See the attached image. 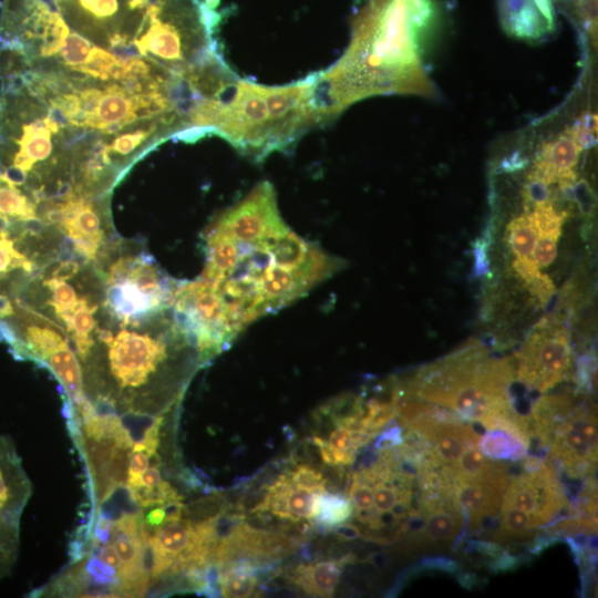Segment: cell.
<instances>
[{"label":"cell","instance_id":"obj_1","mask_svg":"<svg viewBox=\"0 0 598 598\" xmlns=\"http://www.w3.org/2000/svg\"><path fill=\"white\" fill-rule=\"evenodd\" d=\"M207 0H2L0 45L56 86L159 91L199 63Z\"/></svg>","mask_w":598,"mask_h":598},{"label":"cell","instance_id":"obj_2","mask_svg":"<svg viewBox=\"0 0 598 598\" xmlns=\"http://www.w3.org/2000/svg\"><path fill=\"white\" fill-rule=\"evenodd\" d=\"M202 239L205 265L196 280L234 339L344 267L285 223L267 181L218 214Z\"/></svg>","mask_w":598,"mask_h":598},{"label":"cell","instance_id":"obj_3","mask_svg":"<svg viewBox=\"0 0 598 598\" xmlns=\"http://www.w3.org/2000/svg\"><path fill=\"white\" fill-rule=\"evenodd\" d=\"M439 21L435 0H368L353 19L343 55L313 74L324 122L369 96L432 94L423 56Z\"/></svg>","mask_w":598,"mask_h":598},{"label":"cell","instance_id":"obj_4","mask_svg":"<svg viewBox=\"0 0 598 598\" xmlns=\"http://www.w3.org/2000/svg\"><path fill=\"white\" fill-rule=\"evenodd\" d=\"M514 368L506 359L489 358L480 343H468L424 367L401 392L452 411L485 431L512 424L519 415L509 395Z\"/></svg>","mask_w":598,"mask_h":598},{"label":"cell","instance_id":"obj_5","mask_svg":"<svg viewBox=\"0 0 598 598\" xmlns=\"http://www.w3.org/2000/svg\"><path fill=\"white\" fill-rule=\"evenodd\" d=\"M322 123L315 102L313 74L274 86L239 79L219 111L213 134L261 162Z\"/></svg>","mask_w":598,"mask_h":598},{"label":"cell","instance_id":"obj_6","mask_svg":"<svg viewBox=\"0 0 598 598\" xmlns=\"http://www.w3.org/2000/svg\"><path fill=\"white\" fill-rule=\"evenodd\" d=\"M529 425L543 448L573 478H591L597 463V416L581 394L538 399Z\"/></svg>","mask_w":598,"mask_h":598},{"label":"cell","instance_id":"obj_7","mask_svg":"<svg viewBox=\"0 0 598 598\" xmlns=\"http://www.w3.org/2000/svg\"><path fill=\"white\" fill-rule=\"evenodd\" d=\"M566 491L555 467L528 457L522 471L512 475L495 516L497 542H523L558 519L568 507Z\"/></svg>","mask_w":598,"mask_h":598},{"label":"cell","instance_id":"obj_8","mask_svg":"<svg viewBox=\"0 0 598 598\" xmlns=\"http://www.w3.org/2000/svg\"><path fill=\"white\" fill-rule=\"evenodd\" d=\"M516 378L526 388L545 393L557 385L571 365L569 333L555 317L544 318L516 354Z\"/></svg>","mask_w":598,"mask_h":598},{"label":"cell","instance_id":"obj_9","mask_svg":"<svg viewBox=\"0 0 598 598\" xmlns=\"http://www.w3.org/2000/svg\"><path fill=\"white\" fill-rule=\"evenodd\" d=\"M504 31L522 41L537 42L556 30L555 0H497Z\"/></svg>","mask_w":598,"mask_h":598},{"label":"cell","instance_id":"obj_10","mask_svg":"<svg viewBox=\"0 0 598 598\" xmlns=\"http://www.w3.org/2000/svg\"><path fill=\"white\" fill-rule=\"evenodd\" d=\"M321 494L293 484L285 474L269 487L267 495L256 507V511H269L278 517L292 522L310 519L316 516L317 502Z\"/></svg>","mask_w":598,"mask_h":598},{"label":"cell","instance_id":"obj_11","mask_svg":"<svg viewBox=\"0 0 598 598\" xmlns=\"http://www.w3.org/2000/svg\"><path fill=\"white\" fill-rule=\"evenodd\" d=\"M464 516L444 496L422 497L419 538L425 544L445 545L457 540L465 526Z\"/></svg>","mask_w":598,"mask_h":598},{"label":"cell","instance_id":"obj_12","mask_svg":"<svg viewBox=\"0 0 598 598\" xmlns=\"http://www.w3.org/2000/svg\"><path fill=\"white\" fill-rule=\"evenodd\" d=\"M349 557L338 560H324L298 566L291 574V580L303 591L318 597H331L339 582L343 566Z\"/></svg>","mask_w":598,"mask_h":598},{"label":"cell","instance_id":"obj_13","mask_svg":"<svg viewBox=\"0 0 598 598\" xmlns=\"http://www.w3.org/2000/svg\"><path fill=\"white\" fill-rule=\"evenodd\" d=\"M219 568L218 584L224 597H249L257 585L256 566L249 560H236Z\"/></svg>","mask_w":598,"mask_h":598},{"label":"cell","instance_id":"obj_14","mask_svg":"<svg viewBox=\"0 0 598 598\" xmlns=\"http://www.w3.org/2000/svg\"><path fill=\"white\" fill-rule=\"evenodd\" d=\"M25 501L0 497V574L8 567L14 551L19 519Z\"/></svg>","mask_w":598,"mask_h":598},{"label":"cell","instance_id":"obj_15","mask_svg":"<svg viewBox=\"0 0 598 598\" xmlns=\"http://www.w3.org/2000/svg\"><path fill=\"white\" fill-rule=\"evenodd\" d=\"M570 20L585 40L597 41V0H560Z\"/></svg>","mask_w":598,"mask_h":598},{"label":"cell","instance_id":"obj_16","mask_svg":"<svg viewBox=\"0 0 598 598\" xmlns=\"http://www.w3.org/2000/svg\"><path fill=\"white\" fill-rule=\"evenodd\" d=\"M353 514V507L348 498L338 494L322 493L318 497L316 518L326 527H332L347 522Z\"/></svg>","mask_w":598,"mask_h":598},{"label":"cell","instance_id":"obj_17","mask_svg":"<svg viewBox=\"0 0 598 598\" xmlns=\"http://www.w3.org/2000/svg\"><path fill=\"white\" fill-rule=\"evenodd\" d=\"M508 243L517 258L530 257L537 240V233L529 217L524 212L507 226Z\"/></svg>","mask_w":598,"mask_h":598},{"label":"cell","instance_id":"obj_18","mask_svg":"<svg viewBox=\"0 0 598 598\" xmlns=\"http://www.w3.org/2000/svg\"><path fill=\"white\" fill-rule=\"evenodd\" d=\"M120 421L135 444L145 440L158 439L163 417L127 411L120 417Z\"/></svg>","mask_w":598,"mask_h":598},{"label":"cell","instance_id":"obj_19","mask_svg":"<svg viewBox=\"0 0 598 598\" xmlns=\"http://www.w3.org/2000/svg\"><path fill=\"white\" fill-rule=\"evenodd\" d=\"M81 567L78 569V574H74V578L81 581L82 587L89 584L104 585L115 587L124 594L114 567L94 556L89 557Z\"/></svg>","mask_w":598,"mask_h":598},{"label":"cell","instance_id":"obj_20","mask_svg":"<svg viewBox=\"0 0 598 598\" xmlns=\"http://www.w3.org/2000/svg\"><path fill=\"white\" fill-rule=\"evenodd\" d=\"M287 475L298 486L307 487L319 493L326 492L324 477L320 472L308 465H299L296 470L287 473Z\"/></svg>","mask_w":598,"mask_h":598},{"label":"cell","instance_id":"obj_21","mask_svg":"<svg viewBox=\"0 0 598 598\" xmlns=\"http://www.w3.org/2000/svg\"><path fill=\"white\" fill-rule=\"evenodd\" d=\"M557 255V239L538 236L534 246L532 258L539 268L548 267Z\"/></svg>","mask_w":598,"mask_h":598},{"label":"cell","instance_id":"obj_22","mask_svg":"<svg viewBox=\"0 0 598 598\" xmlns=\"http://www.w3.org/2000/svg\"><path fill=\"white\" fill-rule=\"evenodd\" d=\"M525 283L532 295L544 305L548 303L556 292V288L550 278L540 271Z\"/></svg>","mask_w":598,"mask_h":598},{"label":"cell","instance_id":"obj_23","mask_svg":"<svg viewBox=\"0 0 598 598\" xmlns=\"http://www.w3.org/2000/svg\"><path fill=\"white\" fill-rule=\"evenodd\" d=\"M150 463V456L144 452H134L131 456L130 465L127 468V485L130 487L141 486V474L147 468Z\"/></svg>","mask_w":598,"mask_h":598},{"label":"cell","instance_id":"obj_24","mask_svg":"<svg viewBox=\"0 0 598 598\" xmlns=\"http://www.w3.org/2000/svg\"><path fill=\"white\" fill-rule=\"evenodd\" d=\"M513 267L515 272L524 280V282L528 281L540 271L539 267L530 257L516 258L513 262Z\"/></svg>","mask_w":598,"mask_h":598},{"label":"cell","instance_id":"obj_25","mask_svg":"<svg viewBox=\"0 0 598 598\" xmlns=\"http://www.w3.org/2000/svg\"><path fill=\"white\" fill-rule=\"evenodd\" d=\"M97 558H100L105 564L114 567L115 569L121 568V561L118 556L116 555L113 546H97Z\"/></svg>","mask_w":598,"mask_h":598},{"label":"cell","instance_id":"obj_26","mask_svg":"<svg viewBox=\"0 0 598 598\" xmlns=\"http://www.w3.org/2000/svg\"><path fill=\"white\" fill-rule=\"evenodd\" d=\"M159 482L161 473L156 466H151L146 468V471H144L140 477L141 486L152 487L157 485Z\"/></svg>","mask_w":598,"mask_h":598},{"label":"cell","instance_id":"obj_27","mask_svg":"<svg viewBox=\"0 0 598 598\" xmlns=\"http://www.w3.org/2000/svg\"><path fill=\"white\" fill-rule=\"evenodd\" d=\"M145 523L150 526H159L165 523V511L163 507L155 508L151 511L146 518Z\"/></svg>","mask_w":598,"mask_h":598},{"label":"cell","instance_id":"obj_28","mask_svg":"<svg viewBox=\"0 0 598 598\" xmlns=\"http://www.w3.org/2000/svg\"><path fill=\"white\" fill-rule=\"evenodd\" d=\"M485 244H482L481 241L476 245L475 250V257H476V270L477 274H482L486 269V250H485Z\"/></svg>","mask_w":598,"mask_h":598}]
</instances>
